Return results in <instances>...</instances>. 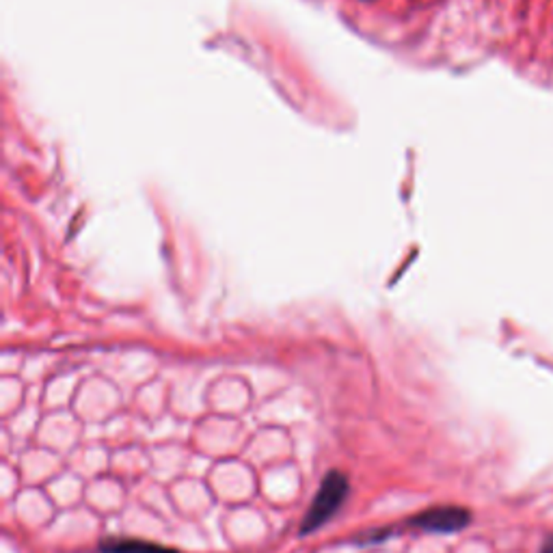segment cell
<instances>
[{
  "instance_id": "7a4b0ae2",
  "label": "cell",
  "mask_w": 553,
  "mask_h": 553,
  "mask_svg": "<svg viewBox=\"0 0 553 553\" xmlns=\"http://www.w3.org/2000/svg\"><path fill=\"white\" fill-rule=\"evenodd\" d=\"M471 523V512L460 506H435L408 518V526L435 534H454Z\"/></svg>"
},
{
  "instance_id": "3957f363",
  "label": "cell",
  "mask_w": 553,
  "mask_h": 553,
  "mask_svg": "<svg viewBox=\"0 0 553 553\" xmlns=\"http://www.w3.org/2000/svg\"><path fill=\"white\" fill-rule=\"evenodd\" d=\"M100 553H180L171 547L158 545V543H149V540H138V538H106L102 540Z\"/></svg>"
},
{
  "instance_id": "277c9868",
  "label": "cell",
  "mask_w": 553,
  "mask_h": 553,
  "mask_svg": "<svg viewBox=\"0 0 553 553\" xmlns=\"http://www.w3.org/2000/svg\"><path fill=\"white\" fill-rule=\"evenodd\" d=\"M540 553H553V536H549V538L545 540L543 549H540Z\"/></svg>"
},
{
  "instance_id": "6da1fadb",
  "label": "cell",
  "mask_w": 553,
  "mask_h": 553,
  "mask_svg": "<svg viewBox=\"0 0 553 553\" xmlns=\"http://www.w3.org/2000/svg\"><path fill=\"white\" fill-rule=\"evenodd\" d=\"M350 484L342 471H328L322 480L318 493H316L314 504L309 506L307 515L303 518L301 534L307 536L316 529H320L327 521H331L333 515L342 508L344 499L348 498Z\"/></svg>"
}]
</instances>
